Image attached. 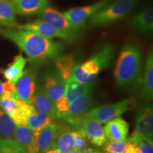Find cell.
<instances>
[{
    "mask_svg": "<svg viewBox=\"0 0 153 153\" xmlns=\"http://www.w3.org/2000/svg\"><path fill=\"white\" fill-rule=\"evenodd\" d=\"M0 35L14 43L26 53L30 62H43L60 55L63 45L27 30L0 28Z\"/></svg>",
    "mask_w": 153,
    "mask_h": 153,
    "instance_id": "obj_1",
    "label": "cell"
},
{
    "mask_svg": "<svg viewBox=\"0 0 153 153\" xmlns=\"http://www.w3.org/2000/svg\"><path fill=\"white\" fill-rule=\"evenodd\" d=\"M142 53L137 45L126 43L118 55L114 71L115 81L118 87L133 84L141 73Z\"/></svg>",
    "mask_w": 153,
    "mask_h": 153,
    "instance_id": "obj_2",
    "label": "cell"
},
{
    "mask_svg": "<svg viewBox=\"0 0 153 153\" xmlns=\"http://www.w3.org/2000/svg\"><path fill=\"white\" fill-rule=\"evenodd\" d=\"M114 55V47L111 44H105L87 61L81 65H74L69 79L83 84L93 83L98 74L108 68Z\"/></svg>",
    "mask_w": 153,
    "mask_h": 153,
    "instance_id": "obj_3",
    "label": "cell"
},
{
    "mask_svg": "<svg viewBox=\"0 0 153 153\" xmlns=\"http://www.w3.org/2000/svg\"><path fill=\"white\" fill-rule=\"evenodd\" d=\"M137 2L138 0H116L91 16L89 24L102 26L118 22L130 14Z\"/></svg>",
    "mask_w": 153,
    "mask_h": 153,
    "instance_id": "obj_4",
    "label": "cell"
},
{
    "mask_svg": "<svg viewBox=\"0 0 153 153\" xmlns=\"http://www.w3.org/2000/svg\"><path fill=\"white\" fill-rule=\"evenodd\" d=\"M65 121L81 132L82 135L95 146L102 147L107 141L102 123L94 118L84 115L80 118H71L65 120Z\"/></svg>",
    "mask_w": 153,
    "mask_h": 153,
    "instance_id": "obj_5",
    "label": "cell"
},
{
    "mask_svg": "<svg viewBox=\"0 0 153 153\" xmlns=\"http://www.w3.org/2000/svg\"><path fill=\"white\" fill-rule=\"evenodd\" d=\"M12 28L30 30V31L34 32L44 37L51 38V39L60 38L68 42H74L78 39L77 34L67 33V32L57 29L52 25L42 19H38V20L25 24H18L16 23Z\"/></svg>",
    "mask_w": 153,
    "mask_h": 153,
    "instance_id": "obj_6",
    "label": "cell"
},
{
    "mask_svg": "<svg viewBox=\"0 0 153 153\" xmlns=\"http://www.w3.org/2000/svg\"><path fill=\"white\" fill-rule=\"evenodd\" d=\"M132 104V99H126L114 104L101 105L96 107L89 111H87L85 116L94 118L101 123H106L128 111Z\"/></svg>",
    "mask_w": 153,
    "mask_h": 153,
    "instance_id": "obj_7",
    "label": "cell"
},
{
    "mask_svg": "<svg viewBox=\"0 0 153 153\" xmlns=\"http://www.w3.org/2000/svg\"><path fill=\"white\" fill-rule=\"evenodd\" d=\"M111 3V0H100L91 4L74 7L64 11L63 14L72 24L82 28L88 19Z\"/></svg>",
    "mask_w": 153,
    "mask_h": 153,
    "instance_id": "obj_8",
    "label": "cell"
},
{
    "mask_svg": "<svg viewBox=\"0 0 153 153\" xmlns=\"http://www.w3.org/2000/svg\"><path fill=\"white\" fill-rule=\"evenodd\" d=\"M135 133L148 143L152 145L153 108L152 104H145L137 111L135 116Z\"/></svg>",
    "mask_w": 153,
    "mask_h": 153,
    "instance_id": "obj_9",
    "label": "cell"
},
{
    "mask_svg": "<svg viewBox=\"0 0 153 153\" xmlns=\"http://www.w3.org/2000/svg\"><path fill=\"white\" fill-rule=\"evenodd\" d=\"M39 16L42 20L48 22L57 29L62 31L77 34L82 30L81 27H79L70 22L65 16L63 13H61L51 7H47L39 14Z\"/></svg>",
    "mask_w": 153,
    "mask_h": 153,
    "instance_id": "obj_10",
    "label": "cell"
},
{
    "mask_svg": "<svg viewBox=\"0 0 153 153\" xmlns=\"http://www.w3.org/2000/svg\"><path fill=\"white\" fill-rule=\"evenodd\" d=\"M42 89L48 98L55 104L57 101L64 95L65 81L57 71L49 72L44 76Z\"/></svg>",
    "mask_w": 153,
    "mask_h": 153,
    "instance_id": "obj_11",
    "label": "cell"
},
{
    "mask_svg": "<svg viewBox=\"0 0 153 153\" xmlns=\"http://www.w3.org/2000/svg\"><path fill=\"white\" fill-rule=\"evenodd\" d=\"M92 89L87 91V92L72 101L69 106L68 111L60 115L59 118H62L65 120L83 116L88 111L91 105L93 97Z\"/></svg>",
    "mask_w": 153,
    "mask_h": 153,
    "instance_id": "obj_12",
    "label": "cell"
},
{
    "mask_svg": "<svg viewBox=\"0 0 153 153\" xmlns=\"http://www.w3.org/2000/svg\"><path fill=\"white\" fill-rule=\"evenodd\" d=\"M140 95L145 101H152L153 97V53L150 50L145 62L144 72L140 79Z\"/></svg>",
    "mask_w": 153,
    "mask_h": 153,
    "instance_id": "obj_13",
    "label": "cell"
},
{
    "mask_svg": "<svg viewBox=\"0 0 153 153\" xmlns=\"http://www.w3.org/2000/svg\"><path fill=\"white\" fill-rule=\"evenodd\" d=\"M105 136L108 141L124 140L129 133V124L123 118L116 117L109 120L104 127Z\"/></svg>",
    "mask_w": 153,
    "mask_h": 153,
    "instance_id": "obj_14",
    "label": "cell"
},
{
    "mask_svg": "<svg viewBox=\"0 0 153 153\" xmlns=\"http://www.w3.org/2000/svg\"><path fill=\"white\" fill-rule=\"evenodd\" d=\"M16 14L22 16L39 15L48 7L49 0H11Z\"/></svg>",
    "mask_w": 153,
    "mask_h": 153,
    "instance_id": "obj_15",
    "label": "cell"
},
{
    "mask_svg": "<svg viewBox=\"0 0 153 153\" xmlns=\"http://www.w3.org/2000/svg\"><path fill=\"white\" fill-rule=\"evenodd\" d=\"M16 85V95L19 99L29 102L36 89V75L31 70L24 72Z\"/></svg>",
    "mask_w": 153,
    "mask_h": 153,
    "instance_id": "obj_16",
    "label": "cell"
},
{
    "mask_svg": "<svg viewBox=\"0 0 153 153\" xmlns=\"http://www.w3.org/2000/svg\"><path fill=\"white\" fill-rule=\"evenodd\" d=\"M129 26L143 34H150L153 30V8L149 5L130 21Z\"/></svg>",
    "mask_w": 153,
    "mask_h": 153,
    "instance_id": "obj_17",
    "label": "cell"
},
{
    "mask_svg": "<svg viewBox=\"0 0 153 153\" xmlns=\"http://www.w3.org/2000/svg\"><path fill=\"white\" fill-rule=\"evenodd\" d=\"M60 126L58 124L52 123L38 133H33L39 153H45L51 148L55 135L60 129Z\"/></svg>",
    "mask_w": 153,
    "mask_h": 153,
    "instance_id": "obj_18",
    "label": "cell"
},
{
    "mask_svg": "<svg viewBox=\"0 0 153 153\" xmlns=\"http://www.w3.org/2000/svg\"><path fill=\"white\" fill-rule=\"evenodd\" d=\"M29 103L38 111L47 114L53 119L58 118V113L55 104L45 94L42 88L36 89Z\"/></svg>",
    "mask_w": 153,
    "mask_h": 153,
    "instance_id": "obj_19",
    "label": "cell"
},
{
    "mask_svg": "<svg viewBox=\"0 0 153 153\" xmlns=\"http://www.w3.org/2000/svg\"><path fill=\"white\" fill-rule=\"evenodd\" d=\"M51 148H54L59 153H70L73 151L74 148L72 130L68 127L60 126V129L55 135L54 142Z\"/></svg>",
    "mask_w": 153,
    "mask_h": 153,
    "instance_id": "obj_20",
    "label": "cell"
},
{
    "mask_svg": "<svg viewBox=\"0 0 153 153\" xmlns=\"http://www.w3.org/2000/svg\"><path fill=\"white\" fill-rule=\"evenodd\" d=\"M14 138L27 153H39L36 146L33 133L27 126H17Z\"/></svg>",
    "mask_w": 153,
    "mask_h": 153,
    "instance_id": "obj_21",
    "label": "cell"
},
{
    "mask_svg": "<svg viewBox=\"0 0 153 153\" xmlns=\"http://www.w3.org/2000/svg\"><path fill=\"white\" fill-rule=\"evenodd\" d=\"M26 62L27 60L21 53L15 56L13 62L3 70L2 73L5 79L11 83L16 84L24 73Z\"/></svg>",
    "mask_w": 153,
    "mask_h": 153,
    "instance_id": "obj_22",
    "label": "cell"
},
{
    "mask_svg": "<svg viewBox=\"0 0 153 153\" xmlns=\"http://www.w3.org/2000/svg\"><path fill=\"white\" fill-rule=\"evenodd\" d=\"M15 104L16 106L10 115V117L17 126H27L28 118L35 108L29 102L19 99L18 97H16Z\"/></svg>",
    "mask_w": 153,
    "mask_h": 153,
    "instance_id": "obj_23",
    "label": "cell"
},
{
    "mask_svg": "<svg viewBox=\"0 0 153 153\" xmlns=\"http://www.w3.org/2000/svg\"><path fill=\"white\" fill-rule=\"evenodd\" d=\"M94 87L93 83L83 84L74 80L68 79L65 81V91L64 97L70 104L74 101L80 96L87 92V91L92 89Z\"/></svg>",
    "mask_w": 153,
    "mask_h": 153,
    "instance_id": "obj_24",
    "label": "cell"
},
{
    "mask_svg": "<svg viewBox=\"0 0 153 153\" xmlns=\"http://www.w3.org/2000/svg\"><path fill=\"white\" fill-rule=\"evenodd\" d=\"M16 12L11 0H0V25L12 28L16 22Z\"/></svg>",
    "mask_w": 153,
    "mask_h": 153,
    "instance_id": "obj_25",
    "label": "cell"
},
{
    "mask_svg": "<svg viewBox=\"0 0 153 153\" xmlns=\"http://www.w3.org/2000/svg\"><path fill=\"white\" fill-rule=\"evenodd\" d=\"M53 118L44 113L34 109L28 118L27 127L33 133H38L43 128L53 123Z\"/></svg>",
    "mask_w": 153,
    "mask_h": 153,
    "instance_id": "obj_26",
    "label": "cell"
},
{
    "mask_svg": "<svg viewBox=\"0 0 153 153\" xmlns=\"http://www.w3.org/2000/svg\"><path fill=\"white\" fill-rule=\"evenodd\" d=\"M55 65L57 72L65 81L71 75L72 70L75 65V61L73 56L70 55H59L54 59Z\"/></svg>",
    "mask_w": 153,
    "mask_h": 153,
    "instance_id": "obj_27",
    "label": "cell"
},
{
    "mask_svg": "<svg viewBox=\"0 0 153 153\" xmlns=\"http://www.w3.org/2000/svg\"><path fill=\"white\" fill-rule=\"evenodd\" d=\"M17 125L10 116L0 110V135L6 139H13Z\"/></svg>",
    "mask_w": 153,
    "mask_h": 153,
    "instance_id": "obj_28",
    "label": "cell"
},
{
    "mask_svg": "<svg viewBox=\"0 0 153 153\" xmlns=\"http://www.w3.org/2000/svg\"><path fill=\"white\" fill-rule=\"evenodd\" d=\"M16 93L12 91H4L0 97V106L4 111L8 115L11 114L16 106Z\"/></svg>",
    "mask_w": 153,
    "mask_h": 153,
    "instance_id": "obj_29",
    "label": "cell"
},
{
    "mask_svg": "<svg viewBox=\"0 0 153 153\" xmlns=\"http://www.w3.org/2000/svg\"><path fill=\"white\" fill-rule=\"evenodd\" d=\"M1 153H27L24 148L13 139L0 138Z\"/></svg>",
    "mask_w": 153,
    "mask_h": 153,
    "instance_id": "obj_30",
    "label": "cell"
},
{
    "mask_svg": "<svg viewBox=\"0 0 153 153\" xmlns=\"http://www.w3.org/2000/svg\"><path fill=\"white\" fill-rule=\"evenodd\" d=\"M130 141V137L120 141H106L103 145V150L105 153H124Z\"/></svg>",
    "mask_w": 153,
    "mask_h": 153,
    "instance_id": "obj_31",
    "label": "cell"
},
{
    "mask_svg": "<svg viewBox=\"0 0 153 153\" xmlns=\"http://www.w3.org/2000/svg\"><path fill=\"white\" fill-rule=\"evenodd\" d=\"M131 142L134 143L138 148L140 153H153L152 145L147 142L140 135L134 132L130 137Z\"/></svg>",
    "mask_w": 153,
    "mask_h": 153,
    "instance_id": "obj_32",
    "label": "cell"
},
{
    "mask_svg": "<svg viewBox=\"0 0 153 153\" xmlns=\"http://www.w3.org/2000/svg\"><path fill=\"white\" fill-rule=\"evenodd\" d=\"M72 137H73L75 149L81 150L85 147L87 146V139L78 130L72 131Z\"/></svg>",
    "mask_w": 153,
    "mask_h": 153,
    "instance_id": "obj_33",
    "label": "cell"
},
{
    "mask_svg": "<svg viewBox=\"0 0 153 153\" xmlns=\"http://www.w3.org/2000/svg\"><path fill=\"white\" fill-rule=\"evenodd\" d=\"M124 153H140L137 147L134 143L130 141L126 146Z\"/></svg>",
    "mask_w": 153,
    "mask_h": 153,
    "instance_id": "obj_34",
    "label": "cell"
},
{
    "mask_svg": "<svg viewBox=\"0 0 153 153\" xmlns=\"http://www.w3.org/2000/svg\"><path fill=\"white\" fill-rule=\"evenodd\" d=\"M45 153H59V152H58V151H57V150H55V149L51 148V149H49L47 152H45Z\"/></svg>",
    "mask_w": 153,
    "mask_h": 153,
    "instance_id": "obj_35",
    "label": "cell"
},
{
    "mask_svg": "<svg viewBox=\"0 0 153 153\" xmlns=\"http://www.w3.org/2000/svg\"><path fill=\"white\" fill-rule=\"evenodd\" d=\"M4 92V87H3V83L0 81V97L2 94Z\"/></svg>",
    "mask_w": 153,
    "mask_h": 153,
    "instance_id": "obj_36",
    "label": "cell"
},
{
    "mask_svg": "<svg viewBox=\"0 0 153 153\" xmlns=\"http://www.w3.org/2000/svg\"><path fill=\"white\" fill-rule=\"evenodd\" d=\"M70 153H82L81 150H78V149H74L73 151H72Z\"/></svg>",
    "mask_w": 153,
    "mask_h": 153,
    "instance_id": "obj_37",
    "label": "cell"
},
{
    "mask_svg": "<svg viewBox=\"0 0 153 153\" xmlns=\"http://www.w3.org/2000/svg\"><path fill=\"white\" fill-rule=\"evenodd\" d=\"M91 153H101V152H98V151H96V150H94L92 152H91Z\"/></svg>",
    "mask_w": 153,
    "mask_h": 153,
    "instance_id": "obj_38",
    "label": "cell"
},
{
    "mask_svg": "<svg viewBox=\"0 0 153 153\" xmlns=\"http://www.w3.org/2000/svg\"><path fill=\"white\" fill-rule=\"evenodd\" d=\"M0 153H1V150H0Z\"/></svg>",
    "mask_w": 153,
    "mask_h": 153,
    "instance_id": "obj_39",
    "label": "cell"
}]
</instances>
